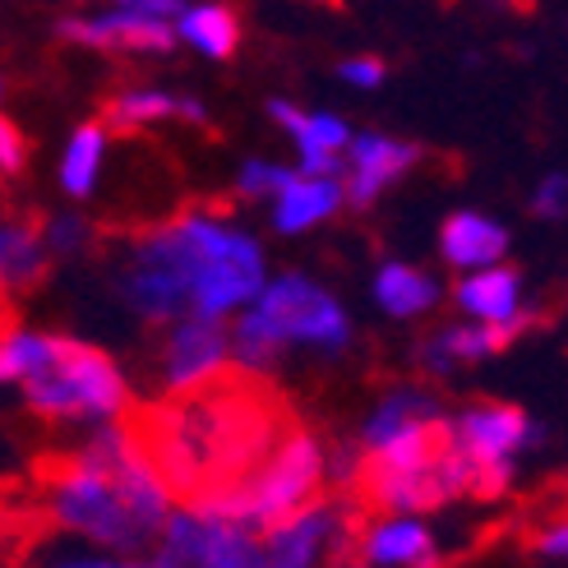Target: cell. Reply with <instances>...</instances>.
Masks as SVG:
<instances>
[{"instance_id":"27","label":"cell","mask_w":568,"mask_h":568,"mask_svg":"<svg viewBox=\"0 0 568 568\" xmlns=\"http://www.w3.org/2000/svg\"><path fill=\"white\" fill-rule=\"evenodd\" d=\"M315 144H320L324 153L347 149V125L337 121V116H315Z\"/></svg>"},{"instance_id":"23","label":"cell","mask_w":568,"mask_h":568,"mask_svg":"<svg viewBox=\"0 0 568 568\" xmlns=\"http://www.w3.org/2000/svg\"><path fill=\"white\" fill-rule=\"evenodd\" d=\"M166 111H181V102H172L166 93H125L121 102L106 106V121L116 125V130H134V125H144V121L166 116Z\"/></svg>"},{"instance_id":"8","label":"cell","mask_w":568,"mask_h":568,"mask_svg":"<svg viewBox=\"0 0 568 568\" xmlns=\"http://www.w3.org/2000/svg\"><path fill=\"white\" fill-rule=\"evenodd\" d=\"M55 347V361L65 365L70 384L79 388L83 407H89V416H116V412H130L125 407V379L121 371L111 365L98 347H83V343H70V337H51Z\"/></svg>"},{"instance_id":"20","label":"cell","mask_w":568,"mask_h":568,"mask_svg":"<svg viewBox=\"0 0 568 568\" xmlns=\"http://www.w3.org/2000/svg\"><path fill=\"white\" fill-rule=\"evenodd\" d=\"M181 33L194 42V47H204L209 55H232L236 51V38H241V28H236V14L232 10H222V6H204V10H190L181 19Z\"/></svg>"},{"instance_id":"17","label":"cell","mask_w":568,"mask_h":568,"mask_svg":"<svg viewBox=\"0 0 568 568\" xmlns=\"http://www.w3.org/2000/svg\"><path fill=\"white\" fill-rule=\"evenodd\" d=\"M6 282L10 287H33V282L47 273V241L42 226L33 217H19L6 226Z\"/></svg>"},{"instance_id":"14","label":"cell","mask_w":568,"mask_h":568,"mask_svg":"<svg viewBox=\"0 0 568 568\" xmlns=\"http://www.w3.org/2000/svg\"><path fill=\"white\" fill-rule=\"evenodd\" d=\"M458 301L471 310V315L490 320V324L518 320V273H514V268L476 273V277L458 282Z\"/></svg>"},{"instance_id":"28","label":"cell","mask_w":568,"mask_h":568,"mask_svg":"<svg viewBox=\"0 0 568 568\" xmlns=\"http://www.w3.org/2000/svg\"><path fill=\"white\" fill-rule=\"evenodd\" d=\"M343 79L361 83V89H375V83L384 79V65H379V61H347V65H343Z\"/></svg>"},{"instance_id":"10","label":"cell","mask_w":568,"mask_h":568,"mask_svg":"<svg viewBox=\"0 0 568 568\" xmlns=\"http://www.w3.org/2000/svg\"><path fill=\"white\" fill-rule=\"evenodd\" d=\"M523 439H527V416L518 407H504V403H480L458 425V444L476 467H504L508 453H514Z\"/></svg>"},{"instance_id":"24","label":"cell","mask_w":568,"mask_h":568,"mask_svg":"<svg viewBox=\"0 0 568 568\" xmlns=\"http://www.w3.org/2000/svg\"><path fill=\"white\" fill-rule=\"evenodd\" d=\"M292 181H296V176L277 172V166H268V162H250L245 176H241V194L254 199V194H264V190H287Z\"/></svg>"},{"instance_id":"7","label":"cell","mask_w":568,"mask_h":568,"mask_svg":"<svg viewBox=\"0 0 568 568\" xmlns=\"http://www.w3.org/2000/svg\"><path fill=\"white\" fill-rule=\"evenodd\" d=\"M337 527H343V514L320 499L310 514H301L296 523H287V527L273 531L264 541L268 568H328Z\"/></svg>"},{"instance_id":"13","label":"cell","mask_w":568,"mask_h":568,"mask_svg":"<svg viewBox=\"0 0 568 568\" xmlns=\"http://www.w3.org/2000/svg\"><path fill=\"white\" fill-rule=\"evenodd\" d=\"M504 232L495 222L476 217V213H458L444 222V260L458 268H476V264H495L504 254Z\"/></svg>"},{"instance_id":"16","label":"cell","mask_w":568,"mask_h":568,"mask_svg":"<svg viewBox=\"0 0 568 568\" xmlns=\"http://www.w3.org/2000/svg\"><path fill=\"white\" fill-rule=\"evenodd\" d=\"M430 531H420L416 523H375L371 541H365V559L371 564H420L430 568Z\"/></svg>"},{"instance_id":"18","label":"cell","mask_w":568,"mask_h":568,"mask_svg":"<svg viewBox=\"0 0 568 568\" xmlns=\"http://www.w3.org/2000/svg\"><path fill=\"white\" fill-rule=\"evenodd\" d=\"M430 420H439V416H435V403H430V397L397 393V397H388V403L375 412L371 430H365V448L375 453V448H384L388 439L407 435V430H420V425H430Z\"/></svg>"},{"instance_id":"1","label":"cell","mask_w":568,"mask_h":568,"mask_svg":"<svg viewBox=\"0 0 568 568\" xmlns=\"http://www.w3.org/2000/svg\"><path fill=\"white\" fill-rule=\"evenodd\" d=\"M121 430L166 499H181L194 518L236 499L264 476L301 420L260 371L241 361L217 365L199 384L166 393L162 403L130 407Z\"/></svg>"},{"instance_id":"31","label":"cell","mask_w":568,"mask_h":568,"mask_svg":"<svg viewBox=\"0 0 568 568\" xmlns=\"http://www.w3.org/2000/svg\"><path fill=\"white\" fill-rule=\"evenodd\" d=\"M536 550L541 555H568V523H555L550 531L536 536Z\"/></svg>"},{"instance_id":"26","label":"cell","mask_w":568,"mask_h":568,"mask_svg":"<svg viewBox=\"0 0 568 568\" xmlns=\"http://www.w3.org/2000/svg\"><path fill=\"white\" fill-rule=\"evenodd\" d=\"M226 568H268V555H264V546L254 541V536L236 531V541H232V555H226Z\"/></svg>"},{"instance_id":"6","label":"cell","mask_w":568,"mask_h":568,"mask_svg":"<svg viewBox=\"0 0 568 568\" xmlns=\"http://www.w3.org/2000/svg\"><path fill=\"white\" fill-rule=\"evenodd\" d=\"M162 14H176V6H121L106 19H89V23H61L65 38H79L89 47H106V51H172V28Z\"/></svg>"},{"instance_id":"25","label":"cell","mask_w":568,"mask_h":568,"mask_svg":"<svg viewBox=\"0 0 568 568\" xmlns=\"http://www.w3.org/2000/svg\"><path fill=\"white\" fill-rule=\"evenodd\" d=\"M541 217H564L568 213V176H550L541 190H536V204H531Z\"/></svg>"},{"instance_id":"2","label":"cell","mask_w":568,"mask_h":568,"mask_svg":"<svg viewBox=\"0 0 568 568\" xmlns=\"http://www.w3.org/2000/svg\"><path fill=\"white\" fill-rule=\"evenodd\" d=\"M33 504L42 523L121 550H144L153 531H166V490L134 448L121 471H98L83 453H42L33 463Z\"/></svg>"},{"instance_id":"32","label":"cell","mask_w":568,"mask_h":568,"mask_svg":"<svg viewBox=\"0 0 568 568\" xmlns=\"http://www.w3.org/2000/svg\"><path fill=\"white\" fill-rule=\"evenodd\" d=\"M70 568H134V564H70Z\"/></svg>"},{"instance_id":"30","label":"cell","mask_w":568,"mask_h":568,"mask_svg":"<svg viewBox=\"0 0 568 568\" xmlns=\"http://www.w3.org/2000/svg\"><path fill=\"white\" fill-rule=\"evenodd\" d=\"M47 236H51L55 250H74L79 236H83V226H79L74 217H61V222H51V226H47Z\"/></svg>"},{"instance_id":"12","label":"cell","mask_w":568,"mask_h":568,"mask_svg":"<svg viewBox=\"0 0 568 568\" xmlns=\"http://www.w3.org/2000/svg\"><path fill=\"white\" fill-rule=\"evenodd\" d=\"M352 185H347V199L352 204H371V199L379 194L384 181H393L397 172H407V166L416 162V149L412 144H393V139H375V134H365L352 144Z\"/></svg>"},{"instance_id":"3","label":"cell","mask_w":568,"mask_h":568,"mask_svg":"<svg viewBox=\"0 0 568 568\" xmlns=\"http://www.w3.org/2000/svg\"><path fill=\"white\" fill-rule=\"evenodd\" d=\"M172 241L181 250L190 287H194V320H217L222 310H232L260 292L264 260H260V245L254 241L222 232V226H213L204 217L172 222Z\"/></svg>"},{"instance_id":"19","label":"cell","mask_w":568,"mask_h":568,"mask_svg":"<svg viewBox=\"0 0 568 568\" xmlns=\"http://www.w3.org/2000/svg\"><path fill=\"white\" fill-rule=\"evenodd\" d=\"M379 301L393 315H420V310L435 305V282L403 268V264H388L379 273Z\"/></svg>"},{"instance_id":"22","label":"cell","mask_w":568,"mask_h":568,"mask_svg":"<svg viewBox=\"0 0 568 568\" xmlns=\"http://www.w3.org/2000/svg\"><path fill=\"white\" fill-rule=\"evenodd\" d=\"M98 158H102V130H98V125H83V130L74 134L70 153H65V166H61V181H65L70 194H89V190H93Z\"/></svg>"},{"instance_id":"11","label":"cell","mask_w":568,"mask_h":568,"mask_svg":"<svg viewBox=\"0 0 568 568\" xmlns=\"http://www.w3.org/2000/svg\"><path fill=\"white\" fill-rule=\"evenodd\" d=\"M236 527H222L209 518L181 514L166 523L162 531V550H158V568H226V555H232Z\"/></svg>"},{"instance_id":"21","label":"cell","mask_w":568,"mask_h":568,"mask_svg":"<svg viewBox=\"0 0 568 568\" xmlns=\"http://www.w3.org/2000/svg\"><path fill=\"white\" fill-rule=\"evenodd\" d=\"M282 337L260 310L254 315H245V320H236V328H232V347H236V361L241 365H250V371H264V365H273L277 356H282Z\"/></svg>"},{"instance_id":"29","label":"cell","mask_w":568,"mask_h":568,"mask_svg":"<svg viewBox=\"0 0 568 568\" xmlns=\"http://www.w3.org/2000/svg\"><path fill=\"white\" fill-rule=\"evenodd\" d=\"M0 153H6V172H19L23 166V139L14 125H0Z\"/></svg>"},{"instance_id":"5","label":"cell","mask_w":568,"mask_h":568,"mask_svg":"<svg viewBox=\"0 0 568 568\" xmlns=\"http://www.w3.org/2000/svg\"><path fill=\"white\" fill-rule=\"evenodd\" d=\"M260 315L282 333V337H305V343L343 347L347 343V320L320 287H310L305 277H277L260 301Z\"/></svg>"},{"instance_id":"9","label":"cell","mask_w":568,"mask_h":568,"mask_svg":"<svg viewBox=\"0 0 568 568\" xmlns=\"http://www.w3.org/2000/svg\"><path fill=\"white\" fill-rule=\"evenodd\" d=\"M226 343H232V337H226L213 320H185V324H176L172 337H166V347H162V356H166V388L181 393V388L199 384L204 375H213L217 365H226L222 361Z\"/></svg>"},{"instance_id":"4","label":"cell","mask_w":568,"mask_h":568,"mask_svg":"<svg viewBox=\"0 0 568 568\" xmlns=\"http://www.w3.org/2000/svg\"><path fill=\"white\" fill-rule=\"evenodd\" d=\"M121 296L149 320H172V315H194V287L185 260L172 241V232H153L139 236L130 260L121 268Z\"/></svg>"},{"instance_id":"15","label":"cell","mask_w":568,"mask_h":568,"mask_svg":"<svg viewBox=\"0 0 568 568\" xmlns=\"http://www.w3.org/2000/svg\"><path fill=\"white\" fill-rule=\"evenodd\" d=\"M337 204H343V185L337 181H310V176H296L277 199V226L282 232H301V226L328 217Z\"/></svg>"}]
</instances>
